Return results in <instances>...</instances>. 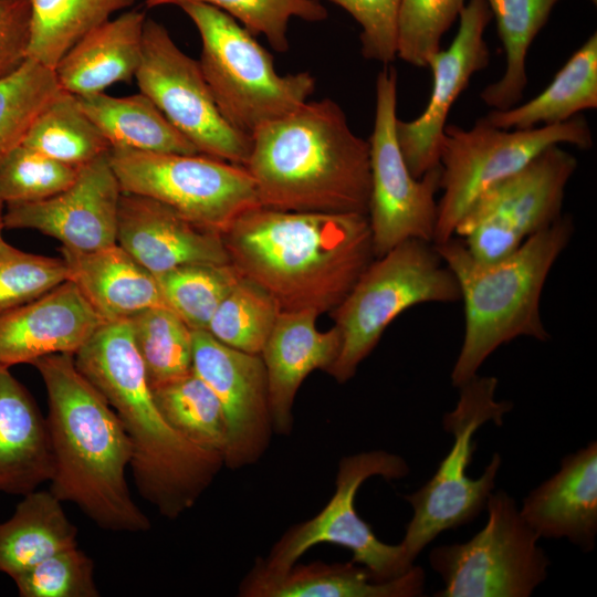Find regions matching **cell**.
<instances>
[{
    "label": "cell",
    "instance_id": "obj_10",
    "mask_svg": "<svg viewBox=\"0 0 597 597\" xmlns=\"http://www.w3.org/2000/svg\"><path fill=\"white\" fill-rule=\"evenodd\" d=\"M407 461L385 450L364 451L339 460L335 491L312 519L292 525L273 544L265 558H256L249 573L274 577L290 569L313 546L329 543L352 553V562L366 567L377 582L407 573L409 563L400 544L381 542L357 513L355 498L360 485L373 476L398 480L408 475Z\"/></svg>",
    "mask_w": 597,
    "mask_h": 597
},
{
    "label": "cell",
    "instance_id": "obj_26",
    "mask_svg": "<svg viewBox=\"0 0 597 597\" xmlns=\"http://www.w3.org/2000/svg\"><path fill=\"white\" fill-rule=\"evenodd\" d=\"M426 575L413 565L404 575L377 582L354 562L326 564L295 563L279 576L248 573L239 586L242 597H418L425 591Z\"/></svg>",
    "mask_w": 597,
    "mask_h": 597
},
{
    "label": "cell",
    "instance_id": "obj_44",
    "mask_svg": "<svg viewBox=\"0 0 597 597\" xmlns=\"http://www.w3.org/2000/svg\"><path fill=\"white\" fill-rule=\"evenodd\" d=\"M31 34V0H0V77L27 60Z\"/></svg>",
    "mask_w": 597,
    "mask_h": 597
},
{
    "label": "cell",
    "instance_id": "obj_7",
    "mask_svg": "<svg viewBox=\"0 0 597 597\" xmlns=\"http://www.w3.org/2000/svg\"><path fill=\"white\" fill-rule=\"evenodd\" d=\"M459 300L455 276L433 242L409 239L397 244L368 264L332 311L342 344L327 374L339 384L353 378L385 329L408 308Z\"/></svg>",
    "mask_w": 597,
    "mask_h": 597
},
{
    "label": "cell",
    "instance_id": "obj_28",
    "mask_svg": "<svg viewBox=\"0 0 597 597\" xmlns=\"http://www.w3.org/2000/svg\"><path fill=\"white\" fill-rule=\"evenodd\" d=\"M597 107V33L594 32L528 102L504 111L492 109L483 119L502 129H530L564 123Z\"/></svg>",
    "mask_w": 597,
    "mask_h": 597
},
{
    "label": "cell",
    "instance_id": "obj_8",
    "mask_svg": "<svg viewBox=\"0 0 597 597\" xmlns=\"http://www.w3.org/2000/svg\"><path fill=\"white\" fill-rule=\"evenodd\" d=\"M496 387V377L479 375L458 387L455 407L442 417L444 431L453 437L452 447L431 479L404 495L412 517L399 544L411 564L440 533L471 523L485 509L502 463L500 454L492 455L478 479L465 471L475 448V431L490 421L501 426L513 408L511 401L495 399Z\"/></svg>",
    "mask_w": 597,
    "mask_h": 597
},
{
    "label": "cell",
    "instance_id": "obj_2",
    "mask_svg": "<svg viewBox=\"0 0 597 597\" xmlns=\"http://www.w3.org/2000/svg\"><path fill=\"white\" fill-rule=\"evenodd\" d=\"M32 365L48 399L50 491L76 505L100 528L149 531L150 520L133 500L126 481L133 447L116 411L81 374L73 354L44 356Z\"/></svg>",
    "mask_w": 597,
    "mask_h": 597
},
{
    "label": "cell",
    "instance_id": "obj_39",
    "mask_svg": "<svg viewBox=\"0 0 597 597\" xmlns=\"http://www.w3.org/2000/svg\"><path fill=\"white\" fill-rule=\"evenodd\" d=\"M80 168L20 144L0 158V197L6 205L46 199L70 187Z\"/></svg>",
    "mask_w": 597,
    "mask_h": 597
},
{
    "label": "cell",
    "instance_id": "obj_43",
    "mask_svg": "<svg viewBox=\"0 0 597 597\" xmlns=\"http://www.w3.org/2000/svg\"><path fill=\"white\" fill-rule=\"evenodd\" d=\"M344 9L360 27L365 59L385 66L396 57V27L400 0H328Z\"/></svg>",
    "mask_w": 597,
    "mask_h": 597
},
{
    "label": "cell",
    "instance_id": "obj_9",
    "mask_svg": "<svg viewBox=\"0 0 597 597\" xmlns=\"http://www.w3.org/2000/svg\"><path fill=\"white\" fill-rule=\"evenodd\" d=\"M593 146V135L582 115L530 129H502L483 117L469 128L446 125L440 147V190L433 238L440 244L454 230L472 202L490 186L516 172L552 145Z\"/></svg>",
    "mask_w": 597,
    "mask_h": 597
},
{
    "label": "cell",
    "instance_id": "obj_13",
    "mask_svg": "<svg viewBox=\"0 0 597 597\" xmlns=\"http://www.w3.org/2000/svg\"><path fill=\"white\" fill-rule=\"evenodd\" d=\"M576 158L552 145L516 172L485 189L455 227L470 253L482 261L501 259L562 216L566 186Z\"/></svg>",
    "mask_w": 597,
    "mask_h": 597
},
{
    "label": "cell",
    "instance_id": "obj_22",
    "mask_svg": "<svg viewBox=\"0 0 597 597\" xmlns=\"http://www.w3.org/2000/svg\"><path fill=\"white\" fill-rule=\"evenodd\" d=\"M520 513L540 538H566L591 552L597 535V442L563 458L559 470L525 496Z\"/></svg>",
    "mask_w": 597,
    "mask_h": 597
},
{
    "label": "cell",
    "instance_id": "obj_23",
    "mask_svg": "<svg viewBox=\"0 0 597 597\" xmlns=\"http://www.w3.org/2000/svg\"><path fill=\"white\" fill-rule=\"evenodd\" d=\"M73 282L104 322L127 320L156 306H167L157 279L115 243L93 251L60 247Z\"/></svg>",
    "mask_w": 597,
    "mask_h": 597
},
{
    "label": "cell",
    "instance_id": "obj_11",
    "mask_svg": "<svg viewBox=\"0 0 597 597\" xmlns=\"http://www.w3.org/2000/svg\"><path fill=\"white\" fill-rule=\"evenodd\" d=\"M486 524L469 541L429 553L444 587L437 597H528L548 575L549 558L540 536L505 491L492 492Z\"/></svg>",
    "mask_w": 597,
    "mask_h": 597
},
{
    "label": "cell",
    "instance_id": "obj_19",
    "mask_svg": "<svg viewBox=\"0 0 597 597\" xmlns=\"http://www.w3.org/2000/svg\"><path fill=\"white\" fill-rule=\"evenodd\" d=\"M116 243L155 276L191 263H230L222 234L138 195L122 192Z\"/></svg>",
    "mask_w": 597,
    "mask_h": 597
},
{
    "label": "cell",
    "instance_id": "obj_5",
    "mask_svg": "<svg viewBox=\"0 0 597 597\" xmlns=\"http://www.w3.org/2000/svg\"><path fill=\"white\" fill-rule=\"evenodd\" d=\"M573 232L572 218L561 216L515 251L493 261L474 258L455 235L434 244L455 276L464 305V336L451 370L454 387L478 375L500 346L524 336L549 339L541 316V296Z\"/></svg>",
    "mask_w": 597,
    "mask_h": 597
},
{
    "label": "cell",
    "instance_id": "obj_46",
    "mask_svg": "<svg viewBox=\"0 0 597 597\" xmlns=\"http://www.w3.org/2000/svg\"><path fill=\"white\" fill-rule=\"evenodd\" d=\"M593 2L596 4L597 0H593Z\"/></svg>",
    "mask_w": 597,
    "mask_h": 597
},
{
    "label": "cell",
    "instance_id": "obj_40",
    "mask_svg": "<svg viewBox=\"0 0 597 597\" xmlns=\"http://www.w3.org/2000/svg\"><path fill=\"white\" fill-rule=\"evenodd\" d=\"M465 0H400L396 27V53L404 62L427 67L441 49V39L459 18Z\"/></svg>",
    "mask_w": 597,
    "mask_h": 597
},
{
    "label": "cell",
    "instance_id": "obj_32",
    "mask_svg": "<svg viewBox=\"0 0 597 597\" xmlns=\"http://www.w3.org/2000/svg\"><path fill=\"white\" fill-rule=\"evenodd\" d=\"M21 144L75 167H82L111 149L108 142L81 108L76 96L64 91L39 114Z\"/></svg>",
    "mask_w": 597,
    "mask_h": 597
},
{
    "label": "cell",
    "instance_id": "obj_38",
    "mask_svg": "<svg viewBox=\"0 0 597 597\" xmlns=\"http://www.w3.org/2000/svg\"><path fill=\"white\" fill-rule=\"evenodd\" d=\"M201 2L212 6L239 22L253 35H264L277 52L289 50L287 27L292 18L320 22L327 10L318 0H146L148 8Z\"/></svg>",
    "mask_w": 597,
    "mask_h": 597
},
{
    "label": "cell",
    "instance_id": "obj_29",
    "mask_svg": "<svg viewBox=\"0 0 597 597\" xmlns=\"http://www.w3.org/2000/svg\"><path fill=\"white\" fill-rule=\"evenodd\" d=\"M76 96V95H75ZM111 148L165 154H200L143 93L115 97L102 93L76 96Z\"/></svg>",
    "mask_w": 597,
    "mask_h": 597
},
{
    "label": "cell",
    "instance_id": "obj_41",
    "mask_svg": "<svg viewBox=\"0 0 597 597\" xmlns=\"http://www.w3.org/2000/svg\"><path fill=\"white\" fill-rule=\"evenodd\" d=\"M67 280L62 258L22 251L0 239V314L28 303Z\"/></svg>",
    "mask_w": 597,
    "mask_h": 597
},
{
    "label": "cell",
    "instance_id": "obj_25",
    "mask_svg": "<svg viewBox=\"0 0 597 597\" xmlns=\"http://www.w3.org/2000/svg\"><path fill=\"white\" fill-rule=\"evenodd\" d=\"M146 14L132 10L80 39L53 69L62 91L81 96L130 82L142 59Z\"/></svg>",
    "mask_w": 597,
    "mask_h": 597
},
{
    "label": "cell",
    "instance_id": "obj_27",
    "mask_svg": "<svg viewBox=\"0 0 597 597\" xmlns=\"http://www.w3.org/2000/svg\"><path fill=\"white\" fill-rule=\"evenodd\" d=\"M50 490L23 495L0 523V573L10 578L63 549L77 546V527Z\"/></svg>",
    "mask_w": 597,
    "mask_h": 597
},
{
    "label": "cell",
    "instance_id": "obj_15",
    "mask_svg": "<svg viewBox=\"0 0 597 597\" xmlns=\"http://www.w3.org/2000/svg\"><path fill=\"white\" fill-rule=\"evenodd\" d=\"M135 80L139 92L200 154L244 167L251 137L223 118L198 60L182 52L168 30L150 18L144 23L142 59Z\"/></svg>",
    "mask_w": 597,
    "mask_h": 597
},
{
    "label": "cell",
    "instance_id": "obj_1",
    "mask_svg": "<svg viewBox=\"0 0 597 597\" xmlns=\"http://www.w3.org/2000/svg\"><path fill=\"white\" fill-rule=\"evenodd\" d=\"M230 263L281 312H332L375 259L368 218L259 206L222 234Z\"/></svg>",
    "mask_w": 597,
    "mask_h": 597
},
{
    "label": "cell",
    "instance_id": "obj_30",
    "mask_svg": "<svg viewBox=\"0 0 597 597\" xmlns=\"http://www.w3.org/2000/svg\"><path fill=\"white\" fill-rule=\"evenodd\" d=\"M495 18L505 53V70L485 86L480 98L493 109L504 111L521 101L527 85L525 61L535 36L561 0H484Z\"/></svg>",
    "mask_w": 597,
    "mask_h": 597
},
{
    "label": "cell",
    "instance_id": "obj_14",
    "mask_svg": "<svg viewBox=\"0 0 597 597\" xmlns=\"http://www.w3.org/2000/svg\"><path fill=\"white\" fill-rule=\"evenodd\" d=\"M397 118V73L385 67L376 78L375 121L368 139L367 218L375 258L409 239L433 242L437 227L440 167L421 178L412 176L396 137Z\"/></svg>",
    "mask_w": 597,
    "mask_h": 597
},
{
    "label": "cell",
    "instance_id": "obj_21",
    "mask_svg": "<svg viewBox=\"0 0 597 597\" xmlns=\"http://www.w3.org/2000/svg\"><path fill=\"white\" fill-rule=\"evenodd\" d=\"M315 311L281 312L261 357L265 366L273 432L290 436L293 404L304 379L314 370L328 371L341 350V334L334 325L316 327Z\"/></svg>",
    "mask_w": 597,
    "mask_h": 597
},
{
    "label": "cell",
    "instance_id": "obj_17",
    "mask_svg": "<svg viewBox=\"0 0 597 597\" xmlns=\"http://www.w3.org/2000/svg\"><path fill=\"white\" fill-rule=\"evenodd\" d=\"M491 20L492 13L484 0L465 3L451 44L428 60L432 90L427 106L412 121L397 118L396 137L407 167L416 178L439 166L448 114L471 77L489 65L484 32Z\"/></svg>",
    "mask_w": 597,
    "mask_h": 597
},
{
    "label": "cell",
    "instance_id": "obj_12",
    "mask_svg": "<svg viewBox=\"0 0 597 597\" xmlns=\"http://www.w3.org/2000/svg\"><path fill=\"white\" fill-rule=\"evenodd\" d=\"M108 160L123 193L157 200L220 234L260 206L245 167L219 158L111 148Z\"/></svg>",
    "mask_w": 597,
    "mask_h": 597
},
{
    "label": "cell",
    "instance_id": "obj_31",
    "mask_svg": "<svg viewBox=\"0 0 597 597\" xmlns=\"http://www.w3.org/2000/svg\"><path fill=\"white\" fill-rule=\"evenodd\" d=\"M135 0H31L28 59L54 69L85 34Z\"/></svg>",
    "mask_w": 597,
    "mask_h": 597
},
{
    "label": "cell",
    "instance_id": "obj_16",
    "mask_svg": "<svg viewBox=\"0 0 597 597\" xmlns=\"http://www.w3.org/2000/svg\"><path fill=\"white\" fill-rule=\"evenodd\" d=\"M192 370L217 396L227 426L224 467L258 462L273 436L268 377L261 355L245 353L192 331Z\"/></svg>",
    "mask_w": 597,
    "mask_h": 597
},
{
    "label": "cell",
    "instance_id": "obj_6",
    "mask_svg": "<svg viewBox=\"0 0 597 597\" xmlns=\"http://www.w3.org/2000/svg\"><path fill=\"white\" fill-rule=\"evenodd\" d=\"M179 8L200 35L201 72L219 112L234 129L251 137L308 101L315 90L312 74H279L273 56L232 17L201 2Z\"/></svg>",
    "mask_w": 597,
    "mask_h": 597
},
{
    "label": "cell",
    "instance_id": "obj_45",
    "mask_svg": "<svg viewBox=\"0 0 597 597\" xmlns=\"http://www.w3.org/2000/svg\"><path fill=\"white\" fill-rule=\"evenodd\" d=\"M6 203L4 201L2 200V198L0 197V239H2V231L3 229H6L4 227V208Z\"/></svg>",
    "mask_w": 597,
    "mask_h": 597
},
{
    "label": "cell",
    "instance_id": "obj_4",
    "mask_svg": "<svg viewBox=\"0 0 597 597\" xmlns=\"http://www.w3.org/2000/svg\"><path fill=\"white\" fill-rule=\"evenodd\" d=\"M245 169L260 206L298 212L367 216L368 140L349 127L341 106L307 101L251 136Z\"/></svg>",
    "mask_w": 597,
    "mask_h": 597
},
{
    "label": "cell",
    "instance_id": "obj_3",
    "mask_svg": "<svg viewBox=\"0 0 597 597\" xmlns=\"http://www.w3.org/2000/svg\"><path fill=\"white\" fill-rule=\"evenodd\" d=\"M73 356L77 369L105 397L128 434L130 467L140 496L169 520L191 509L224 467L223 455L190 442L165 420L129 320L104 322Z\"/></svg>",
    "mask_w": 597,
    "mask_h": 597
},
{
    "label": "cell",
    "instance_id": "obj_20",
    "mask_svg": "<svg viewBox=\"0 0 597 597\" xmlns=\"http://www.w3.org/2000/svg\"><path fill=\"white\" fill-rule=\"evenodd\" d=\"M102 323L76 285L66 280L0 314V365L10 368L53 354L74 355Z\"/></svg>",
    "mask_w": 597,
    "mask_h": 597
},
{
    "label": "cell",
    "instance_id": "obj_36",
    "mask_svg": "<svg viewBox=\"0 0 597 597\" xmlns=\"http://www.w3.org/2000/svg\"><path fill=\"white\" fill-rule=\"evenodd\" d=\"M280 313L264 290L241 277L221 301L206 331L224 345L260 355Z\"/></svg>",
    "mask_w": 597,
    "mask_h": 597
},
{
    "label": "cell",
    "instance_id": "obj_18",
    "mask_svg": "<svg viewBox=\"0 0 597 597\" xmlns=\"http://www.w3.org/2000/svg\"><path fill=\"white\" fill-rule=\"evenodd\" d=\"M122 190L108 154L82 166L63 191L33 202L8 203L6 229H31L76 251H93L116 243Z\"/></svg>",
    "mask_w": 597,
    "mask_h": 597
},
{
    "label": "cell",
    "instance_id": "obj_33",
    "mask_svg": "<svg viewBox=\"0 0 597 597\" xmlns=\"http://www.w3.org/2000/svg\"><path fill=\"white\" fill-rule=\"evenodd\" d=\"M168 425L190 442L224 455L227 426L211 388L191 373L151 388Z\"/></svg>",
    "mask_w": 597,
    "mask_h": 597
},
{
    "label": "cell",
    "instance_id": "obj_42",
    "mask_svg": "<svg viewBox=\"0 0 597 597\" xmlns=\"http://www.w3.org/2000/svg\"><path fill=\"white\" fill-rule=\"evenodd\" d=\"M94 561L77 546L57 552L11 578L21 597H98Z\"/></svg>",
    "mask_w": 597,
    "mask_h": 597
},
{
    "label": "cell",
    "instance_id": "obj_24",
    "mask_svg": "<svg viewBox=\"0 0 597 597\" xmlns=\"http://www.w3.org/2000/svg\"><path fill=\"white\" fill-rule=\"evenodd\" d=\"M52 475L46 418L27 388L0 365V493L23 496Z\"/></svg>",
    "mask_w": 597,
    "mask_h": 597
},
{
    "label": "cell",
    "instance_id": "obj_37",
    "mask_svg": "<svg viewBox=\"0 0 597 597\" xmlns=\"http://www.w3.org/2000/svg\"><path fill=\"white\" fill-rule=\"evenodd\" d=\"M61 91L54 71L32 59L0 77V158L23 142L35 118Z\"/></svg>",
    "mask_w": 597,
    "mask_h": 597
},
{
    "label": "cell",
    "instance_id": "obj_35",
    "mask_svg": "<svg viewBox=\"0 0 597 597\" xmlns=\"http://www.w3.org/2000/svg\"><path fill=\"white\" fill-rule=\"evenodd\" d=\"M242 276L231 263H191L160 275L164 301L192 331H206L217 307Z\"/></svg>",
    "mask_w": 597,
    "mask_h": 597
},
{
    "label": "cell",
    "instance_id": "obj_34",
    "mask_svg": "<svg viewBox=\"0 0 597 597\" xmlns=\"http://www.w3.org/2000/svg\"><path fill=\"white\" fill-rule=\"evenodd\" d=\"M128 320L151 388L192 371V329L174 311L156 306Z\"/></svg>",
    "mask_w": 597,
    "mask_h": 597
}]
</instances>
